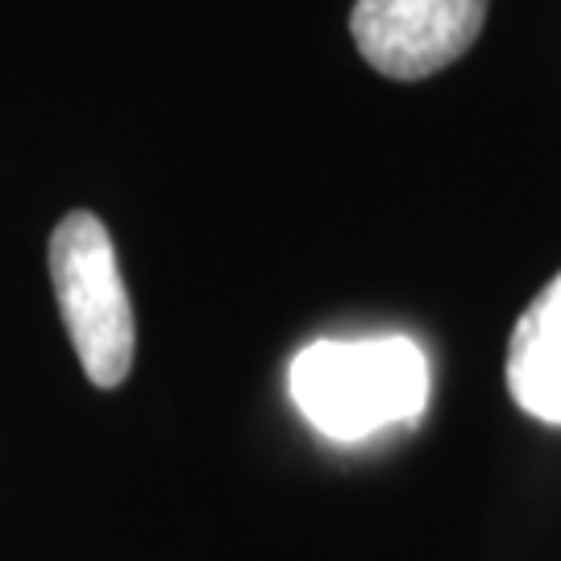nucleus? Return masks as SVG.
I'll return each mask as SVG.
<instances>
[{
	"instance_id": "f257e3e1",
	"label": "nucleus",
	"mask_w": 561,
	"mask_h": 561,
	"mask_svg": "<svg viewBox=\"0 0 561 561\" xmlns=\"http://www.w3.org/2000/svg\"><path fill=\"white\" fill-rule=\"evenodd\" d=\"M428 358L412 337H324L291 362V400L317 433L362 442L416 424L428 403Z\"/></svg>"
},
{
	"instance_id": "f03ea898",
	"label": "nucleus",
	"mask_w": 561,
	"mask_h": 561,
	"mask_svg": "<svg viewBox=\"0 0 561 561\" xmlns=\"http://www.w3.org/2000/svg\"><path fill=\"white\" fill-rule=\"evenodd\" d=\"M50 283L83 375L96 387H121L134 366L138 329L117 250L96 213H71L59 221L50 238Z\"/></svg>"
},
{
	"instance_id": "7ed1b4c3",
	"label": "nucleus",
	"mask_w": 561,
	"mask_h": 561,
	"mask_svg": "<svg viewBox=\"0 0 561 561\" xmlns=\"http://www.w3.org/2000/svg\"><path fill=\"white\" fill-rule=\"evenodd\" d=\"M491 0H354L350 34L387 80H428L482 34Z\"/></svg>"
},
{
	"instance_id": "20e7f679",
	"label": "nucleus",
	"mask_w": 561,
	"mask_h": 561,
	"mask_svg": "<svg viewBox=\"0 0 561 561\" xmlns=\"http://www.w3.org/2000/svg\"><path fill=\"white\" fill-rule=\"evenodd\" d=\"M507 387L528 416L561 424V275H553L512 329Z\"/></svg>"
}]
</instances>
